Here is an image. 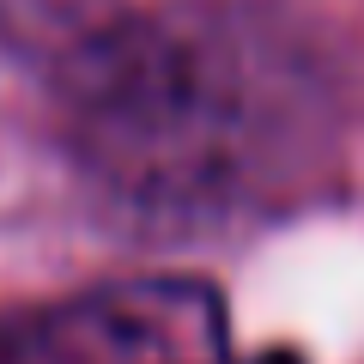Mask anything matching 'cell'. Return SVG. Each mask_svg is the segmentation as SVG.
<instances>
[{
  "label": "cell",
  "instance_id": "1",
  "mask_svg": "<svg viewBox=\"0 0 364 364\" xmlns=\"http://www.w3.org/2000/svg\"><path fill=\"white\" fill-rule=\"evenodd\" d=\"M328 73L279 18L176 6L97 43L73 97L91 182L158 225L267 213L322 170Z\"/></svg>",
  "mask_w": 364,
  "mask_h": 364
},
{
  "label": "cell",
  "instance_id": "2",
  "mask_svg": "<svg viewBox=\"0 0 364 364\" xmlns=\"http://www.w3.org/2000/svg\"><path fill=\"white\" fill-rule=\"evenodd\" d=\"M0 364H225V310L195 279H122L0 310Z\"/></svg>",
  "mask_w": 364,
  "mask_h": 364
}]
</instances>
